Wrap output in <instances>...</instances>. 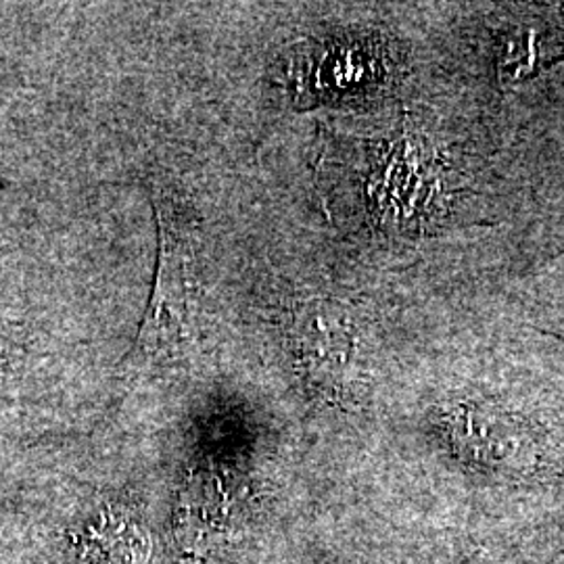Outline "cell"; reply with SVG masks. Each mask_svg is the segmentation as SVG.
I'll list each match as a JSON object with an SVG mask.
<instances>
[{
	"instance_id": "cell-2",
	"label": "cell",
	"mask_w": 564,
	"mask_h": 564,
	"mask_svg": "<svg viewBox=\"0 0 564 564\" xmlns=\"http://www.w3.org/2000/svg\"><path fill=\"white\" fill-rule=\"evenodd\" d=\"M456 456L500 475H531L544 460L545 445L535 424L491 403H460L444 419Z\"/></svg>"
},
{
	"instance_id": "cell-1",
	"label": "cell",
	"mask_w": 564,
	"mask_h": 564,
	"mask_svg": "<svg viewBox=\"0 0 564 564\" xmlns=\"http://www.w3.org/2000/svg\"><path fill=\"white\" fill-rule=\"evenodd\" d=\"M293 354L305 387L324 402L354 400L362 375V326L349 305L303 302L291 326Z\"/></svg>"
}]
</instances>
